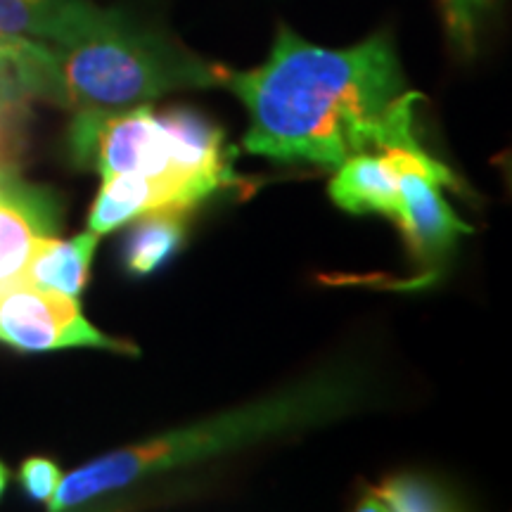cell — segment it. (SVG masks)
Here are the masks:
<instances>
[{
	"label": "cell",
	"instance_id": "1",
	"mask_svg": "<svg viewBox=\"0 0 512 512\" xmlns=\"http://www.w3.org/2000/svg\"><path fill=\"white\" fill-rule=\"evenodd\" d=\"M245 105L249 155L335 171L361 152L422 145L418 105L387 34L325 48L280 27L271 53L226 86Z\"/></svg>",
	"mask_w": 512,
	"mask_h": 512
},
{
	"label": "cell",
	"instance_id": "2",
	"mask_svg": "<svg viewBox=\"0 0 512 512\" xmlns=\"http://www.w3.org/2000/svg\"><path fill=\"white\" fill-rule=\"evenodd\" d=\"M368 396L370 384L361 368L342 363L313 370L311 375L230 411L159 432L76 467L62 475L48 510L83 508L183 467L207 463L261 441L330 425L366 406Z\"/></svg>",
	"mask_w": 512,
	"mask_h": 512
},
{
	"label": "cell",
	"instance_id": "3",
	"mask_svg": "<svg viewBox=\"0 0 512 512\" xmlns=\"http://www.w3.org/2000/svg\"><path fill=\"white\" fill-rule=\"evenodd\" d=\"M228 72L121 12L72 46L50 43L46 60L24 74L19 86L64 110H128L185 88H223Z\"/></svg>",
	"mask_w": 512,
	"mask_h": 512
},
{
	"label": "cell",
	"instance_id": "4",
	"mask_svg": "<svg viewBox=\"0 0 512 512\" xmlns=\"http://www.w3.org/2000/svg\"><path fill=\"white\" fill-rule=\"evenodd\" d=\"M69 152L76 166L98 171L105 178L119 174L140 176H185L176 169L171 138L162 114L150 105L128 107V110H81L69 126ZM214 183L223 190L221 183Z\"/></svg>",
	"mask_w": 512,
	"mask_h": 512
},
{
	"label": "cell",
	"instance_id": "5",
	"mask_svg": "<svg viewBox=\"0 0 512 512\" xmlns=\"http://www.w3.org/2000/svg\"><path fill=\"white\" fill-rule=\"evenodd\" d=\"M0 342L27 354L76 347L138 354L136 344L95 328L83 316L79 299L27 283L0 287Z\"/></svg>",
	"mask_w": 512,
	"mask_h": 512
},
{
	"label": "cell",
	"instance_id": "6",
	"mask_svg": "<svg viewBox=\"0 0 512 512\" xmlns=\"http://www.w3.org/2000/svg\"><path fill=\"white\" fill-rule=\"evenodd\" d=\"M60 228V195L10 171L0 181V287L19 283L36 247Z\"/></svg>",
	"mask_w": 512,
	"mask_h": 512
},
{
	"label": "cell",
	"instance_id": "7",
	"mask_svg": "<svg viewBox=\"0 0 512 512\" xmlns=\"http://www.w3.org/2000/svg\"><path fill=\"white\" fill-rule=\"evenodd\" d=\"M221 188L200 178L185 176H140L119 174L102 181V188L95 197L91 214H88V230L107 235L126 223H133L140 216L159 209L190 211L197 204L207 202Z\"/></svg>",
	"mask_w": 512,
	"mask_h": 512
},
{
	"label": "cell",
	"instance_id": "8",
	"mask_svg": "<svg viewBox=\"0 0 512 512\" xmlns=\"http://www.w3.org/2000/svg\"><path fill=\"white\" fill-rule=\"evenodd\" d=\"M121 15L91 0H0V31L72 46Z\"/></svg>",
	"mask_w": 512,
	"mask_h": 512
},
{
	"label": "cell",
	"instance_id": "9",
	"mask_svg": "<svg viewBox=\"0 0 512 512\" xmlns=\"http://www.w3.org/2000/svg\"><path fill=\"white\" fill-rule=\"evenodd\" d=\"M330 197L351 214H377L396 221L401 207L399 171L387 152H361L337 166Z\"/></svg>",
	"mask_w": 512,
	"mask_h": 512
},
{
	"label": "cell",
	"instance_id": "10",
	"mask_svg": "<svg viewBox=\"0 0 512 512\" xmlns=\"http://www.w3.org/2000/svg\"><path fill=\"white\" fill-rule=\"evenodd\" d=\"M100 238L102 235L86 230V233L74 235L69 240H43L36 247V252L31 256L27 271H24L19 283L79 299L81 292L86 290L91 261L95 256V249H98Z\"/></svg>",
	"mask_w": 512,
	"mask_h": 512
},
{
	"label": "cell",
	"instance_id": "11",
	"mask_svg": "<svg viewBox=\"0 0 512 512\" xmlns=\"http://www.w3.org/2000/svg\"><path fill=\"white\" fill-rule=\"evenodd\" d=\"M185 216L188 211L159 209L133 221L124 247H121V261H124L126 273L145 278L169 264L183 247Z\"/></svg>",
	"mask_w": 512,
	"mask_h": 512
},
{
	"label": "cell",
	"instance_id": "12",
	"mask_svg": "<svg viewBox=\"0 0 512 512\" xmlns=\"http://www.w3.org/2000/svg\"><path fill=\"white\" fill-rule=\"evenodd\" d=\"M453 498L444 494L439 484L425 477L399 475L384 479L363 494L358 510H384V512H430L453 510Z\"/></svg>",
	"mask_w": 512,
	"mask_h": 512
},
{
	"label": "cell",
	"instance_id": "13",
	"mask_svg": "<svg viewBox=\"0 0 512 512\" xmlns=\"http://www.w3.org/2000/svg\"><path fill=\"white\" fill-rule=\"evenodd\" d=\"M498 0H439L446 31L460 53H472L484 17L494 10Z\"/></svg>",
	"mask_w": 512,
	"mask_h": 512
},
{
	"label": "cell",
	"instance_id": "14",
	"mask_svg": "<svg viewBox=\"0 0 512 512\" xmlns=\"http://www.w3.org/2000/svg\"><path fill=\"white\" fill-rule=\"evenodd\" d=\"M62 482V472L57 467L55 460L50 458H27L19 467V484L27 491L31 501L38 503H50V498L55 496L57 486Z\"/></svg>",
	"mask_w": 512,
	"mask_h": 512
},
{
	"label": "cell",
	"instance_id": "15",
	"mask_svg": "<svg viewBox=\"0 0 512 512\" xmlns=\"http://www.w3.org/2000/svg\"><path fill=\"white\" fill-rule=\"evenodd\" d=\"M50 53V43L36 41L29 36H17L8 34V31H0V62L10 64L15 69L17 81L24 74L31 72L38 62H43Z\"/></svg>",
	"mask_w": 512,
	"mask_h": 512
},
{
	"label": "cell",
	"instance_id": "16",
	"mask_svg": "<svg viewBox=\"0 0 512 512\" xmlns=\"http://www.w3.org/2000/svg\"><path fill=\"white\" fill-rule=\"evenodd\" d=\"M24 98H27V93L19 86L15 69H12L10 64L0 62V105L24 107Z\"/></svg>",
	"mask_w": 512,
	"mask_h": 512
},
{
	"label": "cell",
	"instance_id": "17",
	"mask_svg": "<svg viewBox=\"0 0 512 512\" xmlns=\"http://www.w3.org/2000/svg\"><path fill=\"white\" fill-rule=\"evenodd\" d=\"M501 166H503L505 178H508V185H510V190H512V152H508V155L501 157Z\"/></svg>",
	"mask_w": 512,
	"mask_h": 512
},
{
	"label": "cell",
	"instance_id": "18",
	"mask_svg": "<svg viewBox=\"0 0 512 512\" xmlns=\"http://www.w3.org/2000/svg\"><path fill=\"white\" fill-rule=\"evenodd\" d=\"M8 479H10V472H8V467H5L3 460H0V498H3L5 489H8Z\"/></svg>",
	"mask_w": 512,
	"mask_h": 512
},
{
	"label": "cell",
	"instance_id": "19",
	"mask_svg": "<svg viewBox=\"0 0 512 512\" xmlns=\"http://www.w3.org/2000/svg\"><path fill=\"white\" fill-rule=\"evenodd\" d=\"M10 171H17V166H10V164H3V162H0V181H3V178L8 176Z\"/></svg>",
	"mask_w": 512,
	"mask_h": 512
}]
</instances>
